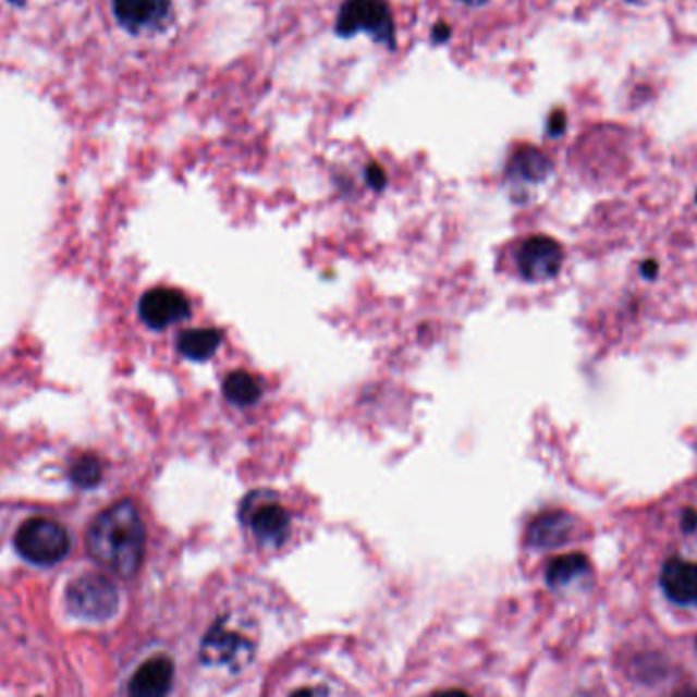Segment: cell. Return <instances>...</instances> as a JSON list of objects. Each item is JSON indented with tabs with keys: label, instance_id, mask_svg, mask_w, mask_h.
Here are the masks:
<instances>
[{
	"label": "cell",
	"instance_id": "cell-3",
	"mask_svg": "<svg viewBox=\"0 0 697 697\" xmlns=\"http://www.w3.org/2000/svg\"><path fill=\"white\" fill-rule=\"evenodd\" d=\"M19 555L35 565H53L70 551V537L64 526L49 518H32L19 528L15 537Z\"/></svg>",
	"mask_w": 697,
	"mask_h": 697
},
{
	"label": "cell",
	"instance_id": "cell-19",
	"mask_svg": "<svg viewBox=\"0 0 697 697\" xmlns=\"http://www.w3.org/2000/svg\"><path fill=\"white\" fill-rule=\"evenodd\" d=\"M563 127H565V117L561 112H557L555 117L551 119V133L559 135V133H563Z\"/></svg>",
	"mask_w": 697,
	"mask_h": 697
},
{
	"label": "cell",
	"instance_id": "cell-7",
	"mask_svg": "<svg viewBox=\"0 0 697 697\" xmlns=\"http://www.w3.org/2000/svg\"><path fill=\"white\" fill-rule=\"evenodd\" d=\"M139 317L149 329L163 331L191 317V301L174 288H154L139 302Z\"/></svg>",
	"mask_w": 697,
	"mask_h": 697
},
{
	"label": "cell",
	"instance_id": "cell-15",
	"mask_svg": "<svg viewBox=\"0 0 697 697\" xmlns=\"http://www.w3.org/2000/svg\"><path fill=\"white\" fill-rule=\"evenodd\" d=\"M508 170L514 178H521L526 182H540L549 174L551 163L540 154L539 149L528 147V149H521L514 158L510 159Z\"/></svg>",
	"mask_w": 697,
	"mask_h": 697
},
{
	"label": "cell",
	"instance_id": "cell-24",
	"mask_svg": "<svg viewBox=\"0 0 697 697\" xmlns=\"http://www.w3.org/2000/svg\"><path fill=\"white\" fill-rule=\"evenodd\" d=\"M292 697H315V694H313L310 689H301V692H296Z\"/></svg>",
	"mask_w": 697,
	"mask_h": 697
},
{
	"label": "cell",
	"instance_id": "cell-21",
	"mask_svg": "<svg viewBox=\"0 0 697 697\" xmlns=\"http://www.w3.org/2000/svg\"><path fill=\"white\" fill-rule=\"evenodd\" d=\"M657 268H659L657 261H645V264H643V276H645V278H655L657 271H659Z\"/></svg>",
	"mask_w": 697,
	"mask_h": 697
},
{
	"label": "cell",
	"instance_id": "cell-20",
	"mask_svg": "<svg viewBox=\"0 0 697 697\" xmlns=\"http://www.w3.org/2000/svg\"><path fill=\"white\" fill-rule=\"evenodd\" d=\"M696 512H694V510H687V512H685V518H683V528H685V530H694V528H696Z\"/></svg>",
	"mask_w": 697,
	"mask_h": 697
},
{
	"label": "cell",
	"instance_id": "cell-12",
	"mask_svg": "<svg viewBox=\"0 0 697 697\" xmlns=\"http://www.w3.org/2000/svg\"><path fill=\"white\" fill-rule=\"evenodd\" d=\"M573 533V518L565 512H547L528 526V542L539 549H551L567 542Z\"/></svg>",
	"mask_w": 697,
	"mask_h": 697
},
{
	"label": "cell",
	"instance_id": "cell-8",
	"mask_svg": "<svg viewBox=\"0 0 697 697\" xmlns=\"http://www.w3.org/2000/svg\"><path fill=\"white\" fill-rule=\"evenodd\" d=\"M252 655H254L252 643L243 634L229 628L224 622H217V626L207 634L203 643V659L207 663L241 665Z\"/></svg>",
	"mask_w": 697,
	"mask_h": 697
},
{
	"label": "cell",
	"instance_id": "cell-18",
	"mask_svg": "<svg viewBox=\"0 0 697 697\" xmlns=\"http://www.w3.org/2000/svg\"><path fill=\"white\" fill-rule=\"evenodd\" d=\"M367 182H369V186H371V188H376V191L383 188V184H386L383 170L378 168V166H371V168L367 170Z\"/></svg>",
	"mask_w": 697,
	"mask_h": 697
},
{
	"label": "cell",
	"instance_id": "cell-1",
	"mask_svg": "<svg viewBox=\"0 0 697 697\" xmlns=\"http://www.w3.org/2000/svg\"><path fill=\"white\" fill-rule=\"evenodd\" d=\"M88 555L114 575L129 579L145 557V524L139 508L121 500L96 516L86 533Z\"/></svg>",
	"mask_w": 697,
	"mask_h": 697
},
{
	"label": "cell",
	"instance_id": "cell-9",
	"mask_svg": "<svg viewBox=\"0 0 697 697\" xmlns=\"http://www.w3.org/2000/svg\"><path fill=\"white\" fill-rule=\"evenodd\" d=\"M174 682V663L166 657L145 661L129 682V697H168Z\"/></svg>",
	"mask_w": 697,
	"mask_h": 697
},
{
	"label": "cell",
	"instance_id": "cell-13",
	"mask_svg": "<svg viewBox=\"0 0 697 697\" xmlns=\"http://www.w3.org/2000/svg\"><path fill=\"white\" fill-rule=\"evenodd\" d=\"M222 333L217 329H192L180 334L178 351L191 362H208L221 347Z\"/></svg>",
	"mask_w": 697,
	"mask_h": 697
},
{
	"label": "cell",
	"instance_id": "cell-5",
	"mask_svg": "<svg viewBox=\"0 0 697 697\" xmlns=\"http://www.w3.org/2000/svg\"><path fill=\"white\" fill-rule=\"evenodd\" d=\"M337 32L341 35L371 33L380 41H390L394 25L383 0H347L339 13Z\"/></svg>",
	"mask_w": 697,
	"mask_h": 697
},
{
	"label": "cell",
	"instance_id": "cell-16",
	"mask_svg": "<svg viewBox=\"0 0 697 697\" xmlns=\"http://www.w3.org/2000/svg\"><path fill=\"white\" fill-rule=\"evenodd\" d=\"M587 570V559L579 553L573 555L557 557L555 561L547 570V582L553 587L565 586L577 575Z\"/></svg>",
	"mask_w": 697,
	"mask_h": 697
},
{
	"label": "cell",
	"instance_id": "cell-22",
	"mask_svg": "<svg viewBox=\"0 0 697 697\" xmlns=\"http://www.w3.org/2000/svg\"><path fill=\"white\" fill-rule=\"evenodd\" d=\"M435 697H472L467 696L465 692H460V689H451V692H441V694H437Z\"/></svg>",
	"mask_w": 697,
	"mask_h": 697
},
{
	"label": "cell",
	"instance_id": "cell-17",
	"mask_svg": "<svg viewBox=\"0 0 697 697\" xmlns=\"http://www.w3.org/2000/svg\"><path fill=\"white\" fill-rule=\"evenodd\" d=\"M72 479L80 488H95L102 479V461L95 455H82L72 465Z\"/></svg>",
	"mask_w": 697,
	"mask_h": 697
},
{
	"label": "cell",
	"instance_id": "cell-2",
	"mask_svg": "<svg viewBox=\"0 0 697 697\" xmlns=\"http://www.w3.org/2000/svg\"><path fill=\"white\" fill-rule=\"evenodd\" d=\"M65 606L86 620H109L119 610V589L102 573H86L65 589Z\"/></svg>",
	"mask_w": 697,
	"mask_h": 697
},
{
	"label": "cell",
	"instance_id": "cell-4",
	"mask_svg": "<svg viewBox=\"0 0 697 697\" xmlns=\"http://www.w3.org/2000/svg\"><path fill=\"white\" fill-rule=\"evenodd\" d=\"M241 518L261 545L280 547L290 535V514L270 491L249 493L241 504Z\"/></svg>",
	"mask_w": 697,
	"mask_h": 697
},
{
	"label": "cell",
	"instance_id": "cell-23",
	"mask_svg": "<svg viewBox=\"0 0 697 697\" xmlns=\"http://www.w3.org/2000/svg\"><path fill=\"white\" fill-rule=\"evenodd\" d=\"M675 697H697V689H683Z\"/></svg>",
	"mask_w": 697,
	"mask_h": 697
},
{
	"label": "cell",
	"instance_id": "cell-11",
	"mask_svg": "<svg viewBox=\"0 0 697 697\" xmlns=\"http://www.w3.org/2000/svg\"><path fill=\"white\" fill-rule=\"evenodd\" d=\"M112 7L123 27L142 32L145 27L158 25L168 15L170 0H112Z\"/></svg>",
	"mask_w": 697,
	"mask_h": 697
},
{
	"label": "cell",
	"instance_id": "cell-14",
	"mask_svg": "<svg viewBox=\"0 0 697 697\" xmlns=\"http://www.w3.org/2000/svg\"><path fill=\"white\" fill-rule=\"evenodd\" d=\"M222 394L235 406H252L261 398V383L247 371H233L222 381Z\"/></svg>",
	"mask_w": 697,
	"mask_h": 697
},
{
	"label": "cell",
	"instance_id": "cell-25",
	"mask_svg": "<svg viewBox=\"0 0 697 697\" xmlns=\"http://www.w3.org/2000/svg\"><path fill=\"white\" fill-rule=\"evenodd\" d=\"M463 2H469V4H479V2H486V0H463Z\"/></svg>",
	"mask_w": 697,
	"mask_h": 697
},
{
	"label": "cell",
	"instance_id": "cell-6",
	"mask_svg": "<svg viewBox=\"0 0 697 697\" xmlns=\"http://www.w3.org/2000/svg\"><path fill=\"white\" fill-rule=\"evenodd\" d=\"M518 270L528 282H547L553 280L563 266V249L555 239L537 235L526 239L518 255Z\"/></svg>",
	"mask_w": 697,
	"mask_h": 697
},
{
	"label": "cell",
	"instance_id": "cell-10",
	"mask_svg": "<svg viewBox=\"0 0 697 697\" xmlns=\"http://www.w3.org/2000/svg\"><path fill=\"white\" fill-rule=\"evenodd\" d=\"M661 586L669 600L683 606H697V563L683 559L667 561L661 573Z\"/></svg>",
	"mask_w": 697,
	"mask_h": 697
}]
</instances>
